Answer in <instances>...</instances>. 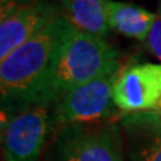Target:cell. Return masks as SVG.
Instances as JSON below:
<instances>
[{
	"label": "cell",
	"mask_w": 161,
	"mask_h": 161,
	"mask_svg": "<svg viewBox=\"0 0 161 161\" xmlns=\"http://www.w3.org/2000/svg\"><path fill=\"white\" fill-rule=\"evenodd\" d=\"M119 70L77 86L58 99L55 121L59 125H77L106 118L117 108L113 102V90Z\"/></svg>",
	"instance_id": "obj_3"
},
{
	"label": "cell",
	"mask_w": 161,
	"mask_h": 161,
	"mask_svg": "<svg viewBox=\"0 0 161 161\" xmlns=\"http://www.w3.org/2000/svg\"><path fill=\"white\" fill-rule=\"evenodd\" d=\"M57 161H122L117 128L70 130L59 144Z\"/></svg>",
	"instance_id": "obj_7"
},
{
	"label": "cell",
	"mask_w": 161,
	"mask_h": 161,
	"mask_svg": "<svg viewBox=\"0 0 161 161\" xmlns=\"http://www.w3.org/2000/svg\"><path fill=\"white\" fill-rule=\"evenodd\" d=\"M62 8L46 0L20 4L0 22V62L58 19Z\"/></svg>",
	"instance_id": "obj_6"
},
{
	"label": "cell",
	"mask_w": 161,
	"mask_h": 161,
	"mask_svg": "<svg viewBox=\"0 0 161 161\" xmlns=\"http://www.w3.org/2000/svg\"><path fill=\"white\" fill-rule=\"evenodd\" d=\"M132 161H161V113H147L126 122Z\"/></svg>",
	"instance_id": "obj_8"
},
{
	"label": "cell",
	"mask_w": 161,
	"mask_h": 161,
	"mask_svg": "<svg viewBox=\"0 0 161 161\" xmlns=\"http://www.w3.org/2000/svg\"><path fill=\"white\" fill-rule=\"evenodd\" d=\"M147 42L149 50L161 60V18L160 16H156V20L153 23L152 30H150Z\"/></svg>",
	"instance_id": "obj_11"
},
{
	"label": "cell",
	"mask_w": 161,
	"mask_h": 161,
	"mask_svg": "<svg viewBox=\"0 0 161 161\" xmlns=\"http://www.w3.org/2000/svg\"><path fill=\"white\" fill-rule=\"evenodd\" d=\"M161 99V64H133L119 73L113 102L128 113L156 109Z\"/></svg>",
	"instance_id": "obj_5"
},
{
	"label": "cell",
	"mask_w": 161,
	"mask_h": 161,
	"mask_svg": "<svg viewBox=\"0 0 161 161\" xmlns=\"http://www.w3.org/2000/svg\"><path fill=\"white\" fill-rule=\"evenodd\" d=\"M50 125L44 105L31 106L7 115L2 125L6 161H35L43 149Z\"/></svg>",
	"instance_id": "obj_4"
},
{
	"label": "cell",
	"mask_w": 161,
	"mask_h": 161,
	"mask_svg": "<svg viewBox=\"0 0 161 161\" xmlns=\"http://www.w3.org/2000/svg\"><path fill=\"white\" fill-rule=\"evenodd\" d=\"M109 3L110 0H60V8L71 26L105 39L110 30Z\"/></svg>",
	"instance_id": "obj_9"
},
{
	"label": "cell",
	"mask_w": 161,
	"mask_h": 161,
	"mask_svg": "<svg viewBox=\"0 0 161 161\" xmlns=\"http://www.w3.org/2000/svg\"><path fill=\"white\" fill-rule=\"evenodd\" d=\"M109 27L137 40H147L156 20V15L133 3H109Z\"/></svg>",
	"instance_id": "obj_10"
},
{
	"label": "cell",
	"mask_w": 161,
	"mask_h": 161,
	"mask_svg": "<svg viewBox=\"0 0 161 161\" xmlns=\"http://www.w3.org/2000/svg\"><path fill=\"white\" fill-rule=\"evenodd\" d=\"M156 109H157L158 113H161V99H160V102H158V105H157V108H156Z\"/></svg>",
	"instance_id": "obj_12"
},
{
	"label": "cell",
	"mask_w": 161,
	"mask_h": 161,
	"mask_svg": "<svg viewBox=\"0 0 161 161\" xmlns=\"http://www.w3.org/2000/svg\"><path fill=\"white\" fill-rule=\"evenodd\" d=\"M69 20L60 15L0 62L2 113L44 105Z\"/></svg>",
	"instance_id": "obj_1"
},
{
	"label": "cell",
	"mask_w": 161,
	"mask_h": 161,
	"mask_svg": "<svg viewBox=\"0 0 161 161\" xmlns=\"http://www.w3.org/2000/svg\"><path fill=\"white\" fill-rule=\"evenodd\" d=\"M118 70L117 50L105 39L80 31L69 22L50 80L47 102L58 101L69 90Z\"/></svg>",
	"instance_id": "obj_2"
}]
</instances>
